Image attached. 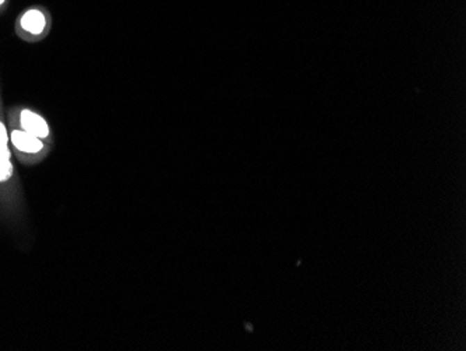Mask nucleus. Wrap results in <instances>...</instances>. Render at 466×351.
Returning <instances> with one entry per match:
<instances>
[{"mask_svg":"<svg viewBox=\"0 0 466 351\" xmlns=\"http://www.w3.org/2000/svg\"><path fill=\"white\" fill-rule=\"evenodd\" d=\"M10 158L9 136L5 125L0 122V184H3L12 178L13 165Z\"/></svg>","mask_w":466,"mask_h":351,"instance_id":"obj_1","label":"nucleus"},{"mask_svg":"<svg viewBox=\"0 0 466 351\" xmlns=\"http://www.w3.org/2000/svg\"><path fill=\"white\" fill-rule=\"evenodd\" d=\"M20 123H22V127L23 130L42 139V137H47L49 134V127H48V123L47 120L40 116L38 114L33 112V111H23L20 114Z\"/></svg>","mask_w":466,"mask_h":351,"instance_id":"obj_2","label":"nucleus"},{"mask_svg":"<svg viewBox=\"0 0 466 351\" xmlns=\"http://www.w3.org/2000/svg\"><path fill=\"white\" fill-rule=\"evenodd\" d=\"M12 143L15 147L27 154H37L44 148V144L40 137L26 132V130H13L10 134Z\"/></svg>","mask_w":466,"mask_h":351,"instance_id":"obj_3","label":"nucleus"},{"mask_svg":"<svg viewBox=\"0 0 466 351\" xmlns=\"http://www.w3.org/2000/svg\"><path fill=\"white\" fill-rule=\"evenodd\" d=\"M22 29L33 36H40L47 27V19L40 10H30L22 17Z\"/></svg>","mask_w":466,"mask_h":351,"instance_id":"obj_4","label":"nucleus"},{"mask_svg":"<svg viewBox=\"0 0 466 351\" xmlns=\"http://www.w3.org/2000/svg\"><path fill=\"white\" fill-rule=\"evenodd\" d=\"M5 3V0H0V6H2Z\"/></svg>","mask_w":466,"mask_h":351,"instance_id":"obj_5","label":"nucleus"}]
</instances>
